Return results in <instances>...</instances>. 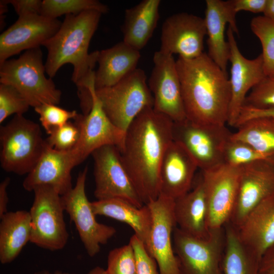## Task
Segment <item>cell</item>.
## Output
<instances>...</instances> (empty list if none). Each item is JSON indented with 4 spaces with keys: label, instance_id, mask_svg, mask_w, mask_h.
<instances>
[{
    "label": "cell",
    "instance_id": "cell-12",
    "mask_svg": "<svg viewBox=\"0 0 274 274\" xmlns=\"http://www.w3.org/2000/svg\"><path fill=\"white\" fill-rule=\"evenodd\" d=\"M154 66L148 81L154 100L153 108L180 124L187 120L180 80L173 55L161 50L153 55Z\"/></svg>",
    "mask_w": 274,
    "mask_h": 274
},
{
    "label": "cell",
    "instance_id": "cell-13",
    "mask_svg": "<svg viewBox=\"0 0 274 274\" xmlns=\"http://www.w3.org/2000/svg\"><path fill=\"white\" fill-rule=\"evenodd\" d=\"M240 173V166L225 162L202 171L210 230L222 228L229 222L237 196Z\"/></svg>",
    "mask_w": 274,
    "mask_h": 274
},
{
    "label": "cell",
    "instance_id": "cell-8",
    "mask_svg": "<svg viewBox=\"0 0 274 274\" xmlns=\"http://www.w3.org/2000/svg\"><path fill=\"white\" fill-rule=\"evenodd\" d=\"M181 274H222L225 244L224 226L211 229L208 238L193 237L177 226L173 234Z\"/></svg>",
    "mask_w": 274,
    "mask_h": 274
},
{
    "label": "cell",
    "instance_id": "cell-6",
    "mask_svg": "<svg viewBox=\"0 0 274 274\" xmlns=\"http://www.w3.org/2000/svg\"><path fill=\"white\" fill-rule=\"evenodd\" d=\"M95 94L111 122L124 131L143 110L153 107L146 73L139 68L112 86L95 89Z\"/></svg>",
    "mask_w": 274,
    "mask_h": 274
},
{
    "label": "cell",
    "instance_id": "cell-26",
    "mask_svg": "<svg viewBox=\"0 0 274 274\" xmlns=\"http://www.w3.org/2000/svg\"><path fill=\"white\" fill-rule=\"evenodd\" d=\"M91 204L96 216L109 217L129 225L148 251L153 219L147 204L138 208L119 199L97 200Z\"/></svg>",
    "mask_w": 274,
    "mask_h": 274
},
{
    "label": "cell",
    "instance_id": "cell-36",
    "mask_svg": "<svg viewBox=\"0 0 274 274\" xmlns=\"http://www.w3.org/2000/svg\"><path fill=\"white\" fill-rule=\"evenodd\" d=\"M30 106L14 87L0 84V123L11 115H23Z\"/></svg>",
    "mask_w": 274,
    "mask_h": 274
},
{
    "label": "cell",
    "instance_id": "cell-22",
    "mask_svg": "<svg viewBox=\"0 0 274 274\" xmlns=\"http://www.w3.org/2000/svg\"><path fill=\"white\" fill-rule=\"evenodd\" d=\"M204 18L207 35L208 53L210 58L224 72L230 56V48L225 38L227 24L234 33L238 35L236 15L231 0H207Z\"/></svg>",
    "mask_w": 274,
    "mask_h": 274
},
{
    "label": "cell",
    "instance_id": "cell-47",
    "mask_svg": "<svg viewBox=\"0 0 274 274\" xmlns=\"http://www.w3.org/2000/svg\"><path fill=\"white\" fill-rule=\"evenodd\" d=\"M36 274H68L67 273L63 272L60 271H55L53 272H51L46 270H43L37 272Z\"/></svg>",
    "mask_w": 274,
    "mask_h": 274
},
{
    "label": "cell",
    "instance_id": "cell-20",
    "mask_svg": "<svg viewBox=\"0 0 274 274\" xmlns=\"http://www.w3.org/2000/svg\"><path fill=\"white\" fill-rule=\"evenodd\" d=\"M78 164L73 150L58 151L49 146L46 142L44 150L24 180L23 187L26 191H33L37 186L49 185L62 196L73 188L71 172Z\"/></svg>",
    "mask_w": 274,
    "mask_h": 274
},
{
    "label": "cell",
    "instance_id": "cell-24",
    "mask_svg": "<svg viewBox=\"0 0 274 274\" xmlns=\"http://www.w3.org/2000/svg\"><path fill=\"white\" fill-rule=\"evenodd\" d=\"M236 229L243 243L261 258L274 245V195L256 206Z\"/></svg>",
    "mask_w": 274,
    "mask_h": 274
},
{
    "label": "cell",
    "instance_id": "cell-35",
    "mask_svg": "<svg viewBox=\"0 0 274 274\" xmlns=\"http://www.w3.org/2000/svg\"><path fill=\"white\" fill-rule=\"evenodd\" d=\"M34 110L39 115L41 123L49 135L71 119L75 120L79 115L75 110L68 111L53 104H42Z\"/></svg>",
    "mask_w": 274,
    "mask_h": 274
},
{
    "label": "cell",
    "instance_id": "cell-29",
    "mask_svg": "<svg viewBox=\"0 0 274 274\" xmlns=\"http://www.w3.org/2000/svg\"><path fill=\"white\" fill-rule=\"evenodd\" d=\"M224 229L222 274H259L261 258L243 243L235 227L228 222Z\"/></svg>",
    "mask_w": 274,
    "mask_h": 274
},
{
    "label": "cell",
    "instance_id": "cell-40",
    "mask_svg": "<svg viewBox=\"0 0 274 274\" xmlns=\"http://www.w3.org/2000/svg\"><path fill=\"white\" fill-rule=\"evenodd\" d=\"M42 1L41 0H8L6 3L11 4L18 17L30 15L40 14Z\"/></svg>",
    "mask_w": 274,
    "mask_h": 274
},
{
    "label": "cell",
    "instance_id": "cell-27",
    "mask_svg": "<svg viewBox=\"0 0 274 274\" xmlns=\"http://www.w3.org/2000/svg\"><path fill=\"white\" fill-rule=\"evenodd\" d=\"M160 0H143L125 11L123 41L140 51L152 37L159 19Z\"/></svg>",
    "mask_w": 274,
    "mask_h": 274
},
{
    "label": "cell",
    "instance_id": "cell-11",
    "mask_svg": "<svg viewBox=\"0 0 274 274\" xmlns=\"http://www.w3.org/2000/svg\"><path fill=\"white\" fill-rule=\"evenodd\" d=\"M231 134L225 125L198 124L187 120L174 126V140L183 144L202 171L224 162Z\"/></svg>",
    "mask_w": 274,
    "mask_h": 274
},
{
    "label": "cell",
    "instance_id": "cell-39",
    "mask_svg": "<svg viewBox=\"0 0 274 274\" xmlns=\"http://www.w3.org/2000/svg\"><path fill=\"white\" fill-rule=\"evenodd\" d=\"M129 242L134 250L137 274H159L156 261L150 255L143 242L133 234Z\"/></svg>",
    "mask_w": 274,
    "mask_h": 274
},
{
    "label": "cell",
    "instance_id": "cell-5",
    "mask_svg": "<svg viewBox=\"0 0 274 274\" xmlns=\"http://www.w3.org/2000/svg\"><path fill=\"white\" fill-rule=\"evenodd\" d=\"M1 164L6 172L23 175L33 168L46 146L39 125L15 115L1 127Z\"/></svg>",
    "mask_w": 274,
    "mask_h": 274
},
{
    "label": "cell",
    "instance_id": "cell-38",
    "mask_svg": "<svg viewBox=\"0 0 274 274\" xmlns=\"http://www.w3.org/2000/svg\"><path fill=\"white\" fill-rule=\"evenodd\" d=\"M244 106L259 109L274 108V78L266 77L253 88Z\"/></svg>",
    "mask_w": 274,
    "mask_h": 274
},
{
    "label": "cell",
    "instance_id": "cell-15",
    "mask_svg": "<svg viewBox=\"0 0 274 274\" xmlns=\"http://www.w3.org/2000/svg\"><path fill=\"white\" fill-rule=\"evenodd\" d=\"M175 200L162 195L147 204L153 219L148 252L155 259L159 274H181L173 242L177 226L174 216Z\"/></svg>",
    "mask_w": 274,
    "mask_h": 274
},
{
    "label": "cell",
    "instance_id": "cell-14",
    "mask_svg": "<svg viewBox=\"0 0 274 274\" xmlns=\"http://www.w3.org/2000/svg\"><path fill=\"white\" fill-rule=\"evenodd\" d=\"M89 91L92 98L90 111L86 115L79 114L74 120L80 131L78 143L73 149L79 164L101 147L114 145L121 148L125 135V131L116 126L105 113L95 94L94 84L90 86Z\"/></svg>",
    "mask_w": 274,
    "mask_h": 274
},
{
    "label": "cell",
    "instance_id": "cell-7",
    "mask_svg": "<svg viewBox=\"0 0 274 274\" xmlns=\"http://www.w3.org/2000/svg\"><path fill=\"white\" fill-rule=\"evenodd\" d=\"M33 192L34 199L29 211L31 223L30 242L52 251L62 249L69 234L61 195L49 185L37 186Z\"/></svg>",
    "mask_w": 274,
    "mask_h": 274
},
{
    "label": "cell",
    "instance_id": "cell-4",
    "mask_svg": "<svg viewBox=\"0 0 274 274\" xmlns=\"http://www.w3.org/2000/svg\"><path fill=\"white\" fill-rule=\"evenodd\" d=\"M41 49L25 51L17 59L0 65V83L15 88L34 108L42 104L57 105L61 92L51 78H47Z\"/></svg>",
    "mask_w": 274,
    "mask_h": 274
},
{
    "label": "cell",
    "instance_id": "cell-1",
    "mask_svg": "<svg viewBox=\"0 0 274 274\" xmlns=\"http://www.w3.org/2000/svg\"><path fill=\"white\" fill-rule=\"evenodd\" d=\"M174 122L155 111L143 110L125 131L118 148L122 162L144 204L159 195V170L164 153L174 140Z\"/></svg>",
    "mask_w": 274,
    "mask_h": 274
},
{
    "label": "cell",
    "instance_id": "cell-41",
    "mask_svg": "<svg viewBox=\"0 0 274 274\" xmlns=\"http://www.w3.org/2000/svg\"><path fill=\"white\" fill-rule=\"evenodd\" d=\"M266 116L274 117V108L259 109L244 106L241 110L234 127H237L242 123L250 119Z\"/></svg>",
    "mask_w": 274,
    "mask_h": 274
},
{
    "label": "cell",
    "instance_id": "cell-46",
    "mask_svg": "<svg viewBox=\"0 0 274 274\" xmlns=\"http://www.w3.org/2000/svg\"><path fill=\"white\" fill-rule=\"evenodd\" d=\"M70 274V273H68ZM87 274H108L106 269L100 266H96L91 269Z\"/></svg>",
    "mask_w": 274,
    "mask_h": 274
},
{
    "label": "cell",
    "instance_id": "cell-44",
    "mask_svg": "<svg viewBox=\"0 0 274 274\" xmlns=\"http://www.w3.org/2000/svg\"><path fill=\"white\" fill-rule=\"evenodd\" d=\"M10 182L9 177L6 178L0 184V217L8 212V195L7 188Z\"/></svg>",
    "mask_w": 274,
    "mask_h": 274
},
{
    "label": "cell",
    "instance_id": "cell-33",
    "mask_svg": "<svg viewBox=\"0 0 274 274\" xmlns=\"http://www.w3.org/2000/svg\"><path fill=\"white\" fill-rule=\"evenodd\" d=\"M257 161L274 163V152H263L248 144L230 139L225 149V163L241 166Z\"/></svg>",
    "mask_w": 274,
    "mask_h": 274
},
{
    "label": "cell",
    "instance_id": "cell-16",
    "mask_svg": "<svg viewBox=\"0 0 274 274\" xmlns=\"http://www.w3.org/2000/svg\"><path fill=\"white\" fill-rule=\"evenodd\" d=\"M206 35L204 18L185 12L174 14L162 24L160 50L177 54L183 59H194L204 53Z\"/></svg>",
    "mask_w": 274,
    "mask_h": 274
},
{
    "label": "cell",
    "instance_id": "cell-9",
    "mask_svg": "<svg viewBox=\"0 0 274 274\" xmlns=\"http://www.w3.org/2000/svg\"><path fill=\"white\" fill-rule=\"evenodd\" d=\"M87 172L85 167L79 173L75 187L61 196L65 211L75 224L87 253L94 257L100 252V246L114 236L116 230L96 221L85 192Z\"/></svg>",
    "mask_w": 274,
    "mask_h": 274
},
{
    "label": "cell",
    "instance_id": "cell-45",
    "mask_svg": "<svg viewBox=\"0 0 274 274\" xmlns=\"http://www.w3.org/2000/svg\"><path fill=\"white\" fill-rule=\"evenodd\" d=\"M263 13L264 16L274 21V0H267L266 6Z\"/></svg>",
    "mask_w": 274,
    "mask_h": 274
},
{
    "label": "cell",
    "instance_id": "cell-37",
    "mask_svg": "<svg viewBox=\"0 0 274 274\" xmlns=\"http://www.w3.org/2000/svg\"><path fill=\"white\" fill-rule=\"evenodd\" d=\"M80 134L79 125L75 122L68 121L53 130L45 140L49 146L55 150L68 151L74 149L77 145Z\"/></svg>",
    "mask_w": 274,
    "mask_h": 274
},
{
    "label": "cell",
    "instance_id": "cell-48",
    "mask_svg": "<svg viewBox=\"0 0 274 274\" xmlns=\"http://www.w3.org/2000/svg\"><path fill=\"white\" fill-rule=\"evenodd\" d=\"M83 114H84V113H83ZM86 114H87V113H86Z\"/></svg>",
    "mask_w": 274,
    "mask_h": 274
},
{
    "label": "cell",
    "instance_id": "cell-18",
    "mask_svg": "<svg viewBox=\"0 0 274 274\" xmlns=\"http://www.w3.org/2000/svg\"><path fill=\"white\" fill-rule=\"evenodd\" d=\"M240 168L237 196L228 222L236 228L256 206L274 195V163L257 161Z\"/></svg>",
    "mask_w": 274,
    "mask_h": 274
},
{
    "label": "cell",
    "instance_id": "cell-28",
    "mask_svg": "<svg viewBox=\"0 0 274 274\" xmlns=\"http://www.w3.org/2000/svg\"><path fill=\"white\" fill-rule=\"evenodd\" d=\"M0 218V262L6 264L14 261L30 242L31 218L25 210L8 212Z\"/></svg>",
    "mask_w": 274,
    "mask_h": 274
},
{
    "label": "cell",
    "instance_id": "cell-30",
    "mask_svg": "<svg viewBox=\"0 0 274 274\" xmlns=\"http://www.w3.org/2000/svg\"><path fill=\"white\" fill-rule=\"evenodd\" d=\"M230 139L263 152H274V117L253 118L242 123Z\"/></svg>",
    "mask_w": 274,
    "mask_h": 274
},
{
    "label": "cell",
    "instance_id": "cell-2",
    "mask_svg": "<svg viewBox=\"0 0 274 274\" xmlns=\"http://www.w3.org/2000/svg\"><path fill=\"white\" fill-rule=\"evenodd\" d=\"M102 14L87 10L66 15L56 33L42 44L48 51L45 66L49 78H53L65 64L73 65L71 80L77 87L81 105L88 104L90 99L88 87L94 80L93 68L99 51L89 53L88 48Z\"/></svg>",
    "mask_w": 274,
    "mask_h": 274
},
{
    "label": "cell",
    "instance_id": "cell-21",
    "mask_svg": "<svg viewBox=\"0 0 274 274\" xmlns=\"http://www.w3.org/2000/svg\"><path fill=\"white\" fill-rule=\"evenodd\" d=\"M198 168L180 142L174 140L163 156L159 170V195L176 199L191 189Z\"/></svg>",
    "mask_w": 274,
    "mask_h": 274
},
{
    "label": "cell",
    "instance_id": "cell-23",
    "mask_svg": "<svg viewBox=\"0 0 274 274\" xmlns=\"http://www.w3.org/2000/svg\"><path fill=\"white\" fill-rule=\"evenodd\" d=\"M174 216L177 227L197 238H208V207L201 176L192 189L175 200Z\"/></svg>",
    "mask_w": 274,
    "mask_h": 274
},
{
    "label": "cell",
    "instance_id": "cell-34",
    "mask_svg": "<svg viewBox=\"0 0 274 274\" xmlns=\"http://www.w3.org/2000/svg\"><path fill=\"white\" fill-rule=\"evenodd\" d=\"M106 269L108 274H137L135 256L129 242L109 252Z\"/></svg>",
    "mask_w": 274,
    "mask_h": 274
},
{
    "label": "cell",
    "instance_id": "cell-42",
    "mask_svg": "<svg viewBox=\"0 0 274 274\" xmlns=\"http://www.w3.org/2000/svg\"><path fill=\"white\" fill-rule=\"evenodd\" d=\"M235 12L248 11L254 13H263L267 0H231Z\"/></svg>",
    "mask_w": 274,
    "mask_h": 274
},
{
    "label": "cell",
    "instance_id": "cell-19",
    "mask_svg": "<svg viewBox=\"0 0 274 274\" xmlns=\"http://www.w3.org/2000/svg\"><path fill=\"white\" fill-rule=\"evenodd\" d=\"M62 22L41 14L18 17L0 36V65L22 51L42 46L59 29Z\"/></svg>",
    "mask_w": 274,
    "mask_h": 274
},
{
    "label": "cell",
    "instance_id": "cell-10",
    "mask_svg": "<svg viewBox=\"0 0 274 274\" xmlns=\"http://www.w3.org/2000/svg\"><path fill=\"white\" fill-rule=\"evenodd\" d=\"M91 155L94 159V195L97 200L119 199L138 208L144 205L122 162L117 146L101 147Z\"/></svg>",
    "mask_w": 274,
    "mask_h": 274
},
{
    "label": "cell",
    "instance_id": "cell-31",
    "mask_svg": "<svg viewBox=\"0 0 274 274\" xmlns=\"http://www.w3.org/2000/svg\"><path fill=\"white\" fill-rule=\"evenodd\" d=\"M87 10H96L103 14L109 11V8L96 0H43L40 14L57 19L63 15H76Z\"/></svg>",
    "mask_w": 274,
    "mask_h": 274
},
{
    "label": "cell",
    "instance_id": "cell-17",
    "mask_svg": "<svg viewBox=\"0 0 274 274\" xmlns=\"http://www.w3.org/2000/svg\"><path fill=\"white\" fill-rule=\"evenodd\" d=\"M230 48L229 79L231 98L227 124L235 126L245 99L251 90L266 77L261 54L254 59H248L241 52L234 32L230 26L227 31Z\"/></svg>",
    "mask_w": 274,
    "mask_h": 274
},
{
    "label": "cell",
    "instance_id": "cell-3",
    "mask_svg": "<svg viewBox=\"0 0 274 274\" xmlns=\"http://www.w3.org/2000/svg\"><path fill=\"white\" fill-rule=\"evenodd\" d=\"M187 120L198 124L225 125L231 92L227 73L205 53L176 60Z\"/></svg>",
    "mask_w": 274,
    "mask_h": 274
},
{
    "label": "cell",
    "instance_id": "cell-25",
    "mask_svg": "<svg viewBox=\"0 0 274 274\" xmlns=\"http://www.w3.org/2000/svg\"><path fill=\"white\" fill-rule=\"evenodd\" d=\"M140 51L123 41L98 51V68L95 71V89L112 86L137 68Z\"/></svg>",
    "mask_w": 274,
    "mask_h": 274
},
{
    "label": "cell",
    "instance_id": "cell-32",
    "mask_svg": "<svg viewBox=\"0 0 274 274\" xmlns=\"http://www.w3.org/2000/svg\"><path fill=\"white\" fill-rule=\"evenodd\" d=\"M250 27L262 46L265 76L274 78V21L264 16H257L251 20Z\"/></svg>",
    "mask_w": 274,
    "mask_h": 274
},
{
    "label": "cell",
    "instance_id": "cell-43",
    "mask_svg": "<svg viewBox=\"0 0 274 274\" xmlns=\"http://www.w3.org/2000/svg\"><path fill=\"white\" fill-rule=\"evenodd\" d=\"M259 274H274V245L262 256Z\"/></svg>",
    "mask_w": 274,
    "mask_h": 274
}]
</instances>
